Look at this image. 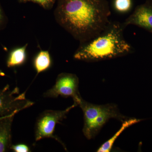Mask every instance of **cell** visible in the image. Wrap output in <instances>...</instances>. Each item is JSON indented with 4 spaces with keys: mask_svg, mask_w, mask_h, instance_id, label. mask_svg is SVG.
<instances>
[{
    "mask_svg": "<svg viewBox=\"0 0 152 152\" xmlns=\"http://www.w3.org/2000/svg\"><path fill=\"white\" fill-rule=\"evenodd\" d=\"M34 104L26 98V92L20 93L18 87L11 90L8 85L0 89V118L15 115Z\"/></svg>",
    "mask_w": 152,
    "mask_h": 152,
    "instance_id": "cell-5",
    "label": "cell"
},
{
    "mask_svg": "<svg viewBox=\"0 0 152 152\" xmlns=\"http://www.w3.org/2000/svg\"><path fill=\"white\" fill-rule=\"evenodd\" d=\"M11 150L15 152H29L31 151L29 147L25 144H20L12 145Z\"/></svg>",
    "mask_w": 152,
    "mask_h": 152,
    "instance_id": "cell-15",
    "label": "cell"
},
{
    "mask_svg": "<svg viewBox=\"0 0 152 152\" xmlns=\"http://www.w3.org/2000/svg\"><path fill=\"white\" fill-rule=\"evenodd\" d=\"M142 119L132 118L128 119L123 122L122 125L119 130L110 139L105 142L101 146L99 149L97 150L98 152H110L112 150L113 146L116 140L119 137L127 128L129 127L136 124H137L141 121Z\"/></svg>",
    "mask_w": 152,
    "mask_h": 152,
    "instance_id": "cell-9",
    "label": "cell"
},
{
    "mask_svg": "<svg viewBox=\"0 0 152 152\" xmlns=\"http://www.w3.org/2000/svg\"><path fill=\"white\" fill-rule=\"evenodd\" d=\"M15 115L0 118V152L11 150L12 126Z\"/></svg>",
    "mask_w": 152,
    "mask_h": 152,
    "instance_id": "cell-8",
    "label": "cell"
},
{
    "mask_svg": "<svg viewBox=\"0 0 152 152\" xmlns=\"http://www.w3.org/2000/svg\"><path fill=\"white\" fill-rule=\"evenodd\" d=\"M79 78L75 74L61 73L58 75L54 86L44 93V97H72L74 102L77 104L82 97L79 92Z\"/></svg>",
    "mask_w": 152,
    "mask_h": 152,
    "instance_id": "cell-6",
    "label": "cell"
},
{
    "mask_svg": "<svg viewBox=\"0 0 152 152\" xmlns=\"http://www.w3.org/2000/svg\"><path fill=\"white\" fill-rule=\"evenodd\" d=\"M28 46V44H26L23 46L16 48L10 52L7 61L8 67L18 66L24 64L27 58Z\"/></svg>",
    "mask_w": 152,
    "mask_h": 152,
    "instance_id": "cell-10",
    "label": "cell"
},
{
    "mask_svg": "<svg viewBox=\"0 0 152 152\" xmlns=\"http://www.w3.org/2000/svg\"><path fill=\"white\" fill-rule=\"evenodd\" d=\"M19 3L33 2L38 4L45 10H50L53 8L56 0H18Z\"/></svg>",
    "mask_w": 152,
    "mask_h": 152,
    "instance_id": "cell-13",
    "label": "cell"
},
{
    "mask_svg": "<svg viewBox=\"0 0 152 152\" xmlns=\"http://www.w3.org/2000/svg\"><path fill=\"white\" fill-rule=\"evenodd\" d=\"M77 104L83 113V132L88 140L94 138L110 119H116L122 122L129 119L120 113L115 104H95L87 102L82 97Z\"/></svg>",
    "mask_w": 152,
    "mask_h": 152,
    "instance_id": "cell-3",
    "label": "cell"
},
{
    "mask_svg": "<svg viewBox=\"0 0 152 152\" xmlns=\"http://www.w3.org/2000/svg\"><path fill=\"white\" fill-rule=\"evenodd\" d=\"M7 17L0 4V31L5 28L7 24Z\"/></svg>",
    "mask_w": 152,
    "mask_h": 152,
    "instance_id": "cell-14",
    "label": "cell"
},
{
    "mask_svg": "<svg viewBox=\"0 0 152 152\" xmlns=\"http://www.w3.org/2000/svg\"><path fill=\"white\" fill-rule=\"evenodd\" d=\"M132 7V0H114L113 2L114 10L120 14L127 13Z\"/></svg>",
    "mask_w": 152,
    "mask_h": 152,
    "instance_id": "cell-12",
    "label": "cell"
},
{
    "mask_svg": "<svg viewBox=\"0 0 152 152\" xmlns=\"http://www.w3.org/2000/svg\"><path fill=\"white\" fill-rule=\"evenodd\" d=\"M123 23L126 28L134 25L152 34V4L145 1L137 6L132 13Z\"/></svg>",
    "mask_w": 152,
    "mask_h": 152,
    "instance_id": "cell-7",
    "label": "cell"
},
{
    "mask_svg": "<svg viewBox=\"0 0 152 152\" xmlns=\"http://www.w3.org/2000/svg\"><path fill=\"white\" fill-rule=\"evenodd\" d=\"M56 21L80 42L100 32L110 21L107 0H58Z\"/></svg>",
    "mask_w": 152,
    "mask_h": 152,
    "instance_id": "cell-1",
    "label": "cell"
},
{
    "mask_svg": "<svg viewBox=\"0 0 152 152\" xmlns=\"http://www.w3.org/2000/svg\"><path fill=\"white\" fill-rule=\"evenodd\" d=\"M78 106L74 102L72 106L64 110H47L38 117L35 128V139L36 142L44 138H52L58 142L66 151L64 144L57 136L55 135V127L58 124L66 118L67 115L72 109Z\"/></svg>",
    "mask_w": 152,
    "mask_h": 152,
    "instance_id": "cell-4",
    "label": "cell"
},
{
    "mask_svg": "<svg viewBox=\"0 0 152 152\" xmlns=\"http://www.w3.org/2000/svg\"><path fill=\"white\" fill-rule=\"evenodd\" d=\"M51 64V58L48 51L41 50L34 58V67L37 75L46 71L50 67Z\"/></svg>",
    "mask_w": 152,
    "mask_h": 152,
    "instance_id": "cell-11",
    "label": "cell"
},
{
    "mask_svg": "<svg viewBox=\"0 0 152 152\" xmlns=\"http://www.w3.org/2000/svg\"><path fill=\"white\" fill-rule=\"evenodd\" d=\"M126 28L123 23L110 20L96 35L80 43L74 53V58L86 62H94L132 53L134 48L124 37Z\"/></svg>",
    "mask_w": 152,
    "mask_h": 152,
    "instance_id": "cell-2",
    "label": "cell"
},
{
    "mask_svg": "<svg viewBox=\"0 0 152 152\" xmlns=\"http://www.w3.org/2000/svg\"><path fill=\"white\" fill-rule=\"evenodd\" d=\"M145 1L147 2H148L151 3V4H152V0H146Z\"/></svg>",
    "mask_w": 152,
    "mask_h": 152,
    "instance_id": "cell-16",
    "label": "cell"
}]
</instances>
